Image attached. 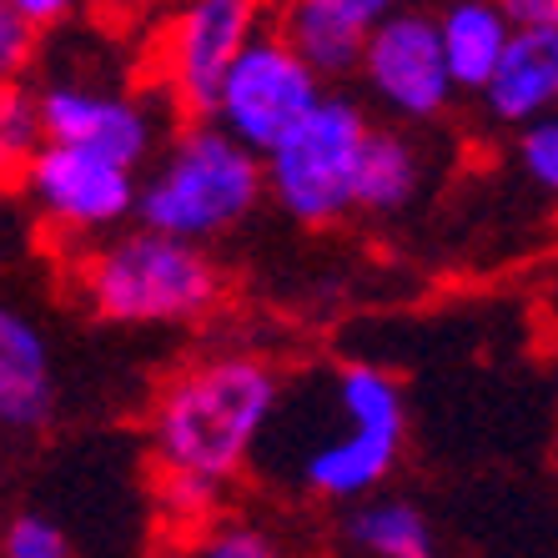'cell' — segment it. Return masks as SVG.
<instances>
[{"label":"cell","mask_w":558,"mask_h":558,"mask_svg":"<svg viewBox=\"0 0 558 558\" xmlns=\"http://www.w3.org/2000/svg\"><path fill=\"white\" fill-rule=\"evenodd\" d=\"M282 383L262 357L221 352L161 383L151 408V448L161 473L227 483L252 463L262 433L272 428Z\"/></svg>","instance_id":"cell-1"},{"label":"cell","mask_w":558,"mask_h":558,"mask_svg":"<svg viewBox=\"0 0 558 558\" xmlns=\"http://www.w3.org/2000/svg\"><path fill=\"white\" fill-rule=\"evenodd\" d=\"M262 196H267L262 156L211 117H196L177 126V136L156 151L151 171L142 177L136 221L207 247L236 232L262 207Z\"/></svg>","instance_id":"cell-2"},{"label":"cell","mask_w":558,"mask_h":558,"mask_svg":"<svg viewBox=\"0 0 558 558\" xmlns=\"http://www.w3.org/2000/svg\"><path fill=\"white\" fill-rule=\"evenodd\" d=\"M76 287L101 323L182 327L207 317L227 282L202 242H182L156 227H126L96 242L76 267Z\"/></svg>","instance_id":"cell-3"},{"label":"cell","mask_w":558,"mask_h":558,"mask_svg":"<svg viewBox=\"0 0 558 558\" xmlns=\"http://www.w3.org/2000/svg\"><path fill=\"white\" fill-rule=\"evenodd\" d=\"M367 136H373V121H367L363 101L327 92L272 151L262 156L267 196L302 227H332V221L352 217Z\"/></svg>","instance_id":"cell-4"},{"label":"cell","mask_w":558,"mask_h":558,"mask_svg":"<svg viewBox=\"0 0 558 558\" xmlns=\"http://www.w3.org/2000/svg\"><path fill=\"white\" fill-rule=\"evenodd\" d=\"M342 428L302 458V488L332 504H357L392 473L408 438V403L398 377L373 363H348L332 383Z\"/></svg>","instance_id":"cell-5"},{"label":"cell","mask_w":558,"mask_h":558,"mask_svg":"<svg viewBox=\"0 0 558 558\" xmlns=\"http://www.w3.org/2000/svg\"><path fill=\"white\" fill-rule=\"evenodd\" d=\"M272 26V0H171L151 40L156 86L186 121L211 117L221 76Z\"/></svg>","instance_id":"cell-6"},{"label":"cell","mask_w":558,"mask_h":558,"mask_svg":"<svg viewBox=\"0 0 558 558\" xmlns=\"http://www.w3.org/2000/svg\"><path fill=\"white\" fill-rule=\"evenodd\" d=\"M357 81L377 111H388L392 121L428 126V121L448 117L458 101V86L448 71V56H442L438 11L398 5L383 21H373L363 61H357Z\"/></svg>","instance_id":"cell-7"},{"label":"cell","mask_w":558,"mask_h":558,"mask_svg":"<svg viewBox=\"0 0 558 558\" xmlns=\"http://www.w3.org/2000/svg\"><path fill=\"white\" fill-rule=\"evenodd\" d=\"M323 96H327V81L267 26L232 61V71L221 76V92L211 101V121L221 131H232L236 142L252 146L257 156H267Z\"/></svg>","instance_id":"cell-8"},{"label":"cell","mask_w":558,"mask_h":558,"mask_svg":"<svg viewBox=\"0 0 558 558\" xmlns=\"http://www.w3.org/2000/svg\"><path fill=\"white\" fill-rule=\"evenodd\" d=\"M21 192L51 232L81 242V236H111L121 221L136 217L142 177L136 167H121L101 151L46 142L31 161Z\"/></svg>","instance_id":"cell-9"},{"label":"cell","mask_w":558,"mask_h":558,"mask_svg":"<svg viewBox=\"0 0 558 558\" xmlns=\"http://www.w3.org/2000/svg\"><path fill=\"white\" fill-rule=\"evenodd\" d=\"M40 106V126H46V142L61 146H86V151H101L121 167L142 171L146 161L161 146V121L156 111L131 92L117 86H92L81 76H56L36 92Z\"/></svg>","instance_id":"cell-10"},{"label":"cell","mask_w":558,"mask_h":558,"mask_svg":"<svg viewBox=\"0 0 558 558\" xmlns=\"http://www.w3.org/2000/svg\"><path fill=\"white\" fill-rule=\"evenodd\" d=\"M56 413V367L51 342L26 312L0 302V428L31 433Z\"/></svg>","instance_id":"cell-11"},{"label":"cell","mask_w":558,"mask_h":558,"mask_svg":"<svg viewBox=\"0 0 558 558\" xmlns=\"http://www.w3.org/2000/svg\"><path fill=\"white\" fill-rule=\"evenodd\" d=\"M483 111L498 126L523 131L529 121L558 111V26L513 31L494 81L483 86Z\"/></svg>","instance_id":"cell-12"},{"label":"cell","mask_w":558,"mask_h":558,"mask_svg":"<svg viewBox=\"0 0 558 558\" xmlns=\"http://www.w3.org/2000/svg\"><path fill=\"white\" fill-rule=\"evenodd\" d=\"M272 31L323 81H342L357 76L373 21L348 0H272Z\"/></svg>","instance_id":"cell-13"},{"label":"cell","mask_w":558,"mask_h":558,"mask_svg":"<svg viewBox=\"0 0 558 558\" xmlns=\"http://www.w3.org/2000/svg\"><path fill=\"white\" fill-rule=\"evenodd\" d=\"M513 31L519 26L504 15L498 0H448L442 5L438 36H442V56H448L458 96H483V86L494 81Z\"/></svg>","instance_id":"cell-14"},{"label":"cell","mask_w":558,"mask_h":558,"mask_svg":"<svg viewBox=\"0 0 558 558\" xmlns=\"http://www.w3.org/2000/svg\"><path fill=\"white\" fill-rule=\"evenodd\" d=\"M428 182V156L403 126H373L357 177V211L367 217H398L417 202Z\"/></svg>","instance_id":"cell-15"},{"label":"cell","mask_w":558,"mask_h":558,"mask_svg":"<svg viewBox=\"0 0 558 558\" xmlns=\"http://www.w3.org/2000/svg\"><path fill=\"white\" fill-rule=\"evenodd\" d=\"M348 538L367 558H433V523L408 498H357L348 513Z\"/></svg>","instance_id":"cell-16"},{"label":"cell","mask_w":558,"mask_h":558,"mask_svg":"<svg viewBox=\"0 0 558 558\" xmlns=\"http://www.w3.org/2000/svg\"><path fill=\"white\" fill-rule=\"evenodd\" d=\"M46 146L40 106L31 86H0V192H15L26 182L31 161Z\"/></svg>","instance_id":"cell-17"},{"label":"cell","mask_w":558,"mask_h":558,"mask_svg":"<svg viewBox=\"0 0 558 558\" xmlns=\"http://www.w3.org/2000/svg\"><path fill=\"white\" fill-rule=\"evenodd\" d=\"M46 31L21 15L11 0H0V86H26V76L36 71Z\"/></svg>","instance_id":"cell-18"},{"label":"cell","mask_w":558,"mask_h":558,"mask_svg":"<svg viewBox=\"0 0 558 558\" xmlns=\"http://www.w3.org/2000/svg\"><path fill=\"white\" fill-rule=\"evenodd\" d=\"M0 558H71V538L46 513H15L0 529Z\"/></svg>","instance_id":"cell-19"},{"label":"cell","mask_w":558,"mask_h":558,"mask_svg":"<svg viewBox=\"0 0 558 558\" xmlns=\"http://www.w3.org/2000/svg\"><path fill=\"white\" fill-rule=\"evenodd\" d=\"M519 167L538 192L558 196V111L519 131Z\"/></svg>","instance_id":"cell-20"},{"label":"cell","mask_w":558,"mask_h":558,"mask_svg":"<svg viewBox=\"0 0 558 558\" xmlns=\"http://www.w3.org/2000/svg\"><path fill=\"white\" fill-rule=\"evenodd\" d=\"M221 498V483L211 478H192V473H161V504L186 523H207V513L217 508Z\"/></svg>","instance_id":"cell-21"},{"label":"cell","mask_w":558,"mask_h":558,"mask_svg":"<svg viewBox=\"0 0 558 558\" xmlns=\"http://www.w3.org/2000/svg\"><path fill=\"white\" fill-rule=\"evenodd\" d=\"M196 558H282V548L247 523H221L196 544Z\"/></svg>","instance_id":"cell-22"},{"label":"cell","mask_w":558,"mask_h":558,"mask_svg":"<svg viewBox=\"0 0 558 558\" xmlns=\"http://www.w3.org/2000/svg\"><path fill=\"white\" fill-rule=\"evenodd\" d=\"M504 15L513 21L519 31H533V26H558V0H498Z\"/></svg>","instance_id":"cell-23"},{"label":"cell","mask_w":558,"mask_h":558,"mask_svg":"<svg viewBox=\"0 0 558 558\" xmlns=\"http://www.w3.org/2000/svg\"><path fill=\"white\" fill-rule=\"evenodd\" d=\"M11 5L21 15H31L40 31H51V26H65V21H71L86 0H11Z\"/></svg>","instance_id":"cell-24"},{"label":"cell","mask_w":558,"mask_h":558,"mask_svg":"<svg viewBox=\"0 0 558 558\" xmlns=\"http://www.w3.org/2000/svg\"><path fill=\"white\" fill-rule=\"evenodd\" d=\"M352 11H363L367 21H383V15L388 11H398V5H403V0H348Z\"/></svg>","instance_id":"cell-25"}]
</instances>
